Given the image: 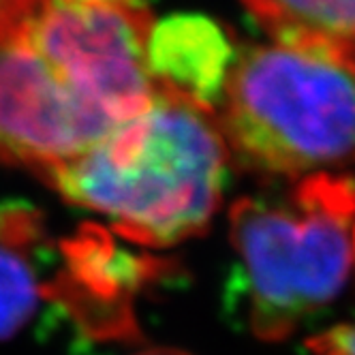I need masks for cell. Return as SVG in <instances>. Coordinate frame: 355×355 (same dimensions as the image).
Returning <instances> with one entry per match:
<instances>
[{"mask_svg":"<svg viewBox=\"0 0 355 355\" xmlns=\"http://www.w3.org/2000/svg\"><path fill=\"white\" fill-rule=\"evenodd\" d=\"M230 157L212 107L157 86L139 114L45 178L73 204L114 220L120 236L165 248L210 225Z\"/></svg>","mask_w":355,"mask_h":355,"instance_id":"obj_1","label":"cell"},{"mask_svg":"<svg viewBox=\"0 0 355 355\" xmlns=\"http://www.w3.org/2000/svg\"><path fill=\"white\" fill-rule=\"evenodd\" d=\"M230 291L248 332L281 343L332 304L355 268V182L302 178L283 199H242L230 214Z\"/></svg>","mask_w":355,"mask_h":355,"instance_id":"obj_2","label":"cell"},{"mask_svg":"<svg viewBox=\"0 0 355 355\" xmlns=\"http://www.w3.org/2000/svg\"><path fill=\"white\" fill-rule=\"evenodd\" d=\"M220 129L248 167L287 178L355 163V56L281 41L246 49L223 90Z\"/></svg>","mask_w":355,"mask_h":355,"instance_id":"obj_3","label":"cell"},{"mask_svg":"<svg viewBox=\"0 0 355 355\" xmlns=\"http://www.w3.org/2000/svg\"><path fill=\"white\" fill-rule=\"evenodd\" d=\"M19 28L67 82L114 124L139 114L155 94L146 62L152 19L135 3L11 0Z\"/></svg>","mask_w":355,"mask_h":355,"instance_id":"obj_4","label":"cell"},{"mask_svg":"<svg viewBox=\"0 0 355 355\" xmlns=\"http://www.w3.org/2000/svg\"><path fill=\"white\" fill-rule=\"evenodd\" d=\"M114 126L67 82L9 9L0 13V157L45 173L80 157Z\"/></svg>","mask_w":355,"mask_h":355,"instance_id":"obj_5","label":"cell"},{"mask_svg":"<svg viewBox=\"0 0 355 355\" xmlns=\"http://www.w3.org/2000/svg\"><path fill=\"white\" fill-rule=\"evenodd\" d=\"M238 58L230 35L206 15H169L152 21L146 62L157 86L180 92L212 107L223 98L227 78Z\"/></svg>","mask_w":355,"mask_h":355,"instance_id":"obj_6","label":"cell"},{"mask_svg":"<svg viewBox=\"0 0 355 355\" xmlns=\"http://www.w3.org/2000/svg\"><path fill=\"white\" fill-rule=\"evenodd\" d=\"M274 39L319 43L355 56V0H244Z\"/></svg>","mask_w":355,"mask_h":355,"instance_id":"obj_7","label":"cell"},{"mask_svg":"<svg viewBox=\"0 0 355 355\" xmlns=\"http://www.w3.org/2000/svg\"><path fill=\"white\" fill-rule=\"evenodd\" d=\"M41 285L28 259L9 244H0V340H9L37 313Z\"/></svg>","mask_w":355,"mask_h":355,"instance_id":"obj_8","label":"cell"},{"mask_svg":"<svg viewBox=\"0 0 355 355\" xmlns=\"http://www.w3.org/2000/svg\"><path fill=\"white\" fill-rule=\"evenodd\" d=\"M306 347L313 355H355V321L323 329L309 338Z\"/></svg>","mask_w":355,"mask_h":355,"instance_id":"obj_9","label":"cell"},{"mask_svg":"<svg viewBox=\"0 0 355 355\" xmlns=\"http://www.w3.org/2000/svg\"><path fill=\"white\" fill-rule=\"evenodd\" d=\"M135 355H189L187 351H180V349H169V347H157V349H146V351H139Z\"/></svg>","mask_w":355,"mask_h":355,"instance_id":"obj_10","label":"cell"},{"mask_svg":"<svg viewBox=\"0 0 355 355\" xmlns=\"http://www.w3.org/2000/svg\"><path fill=\"white\" fill-rule=\"evenodd\" d=\"M80 3H135V0H80Z\"/></svg>","mask_w":355,"mask_h":355,"instance_id":"obj_11","label":"cell"}]
</instances>
